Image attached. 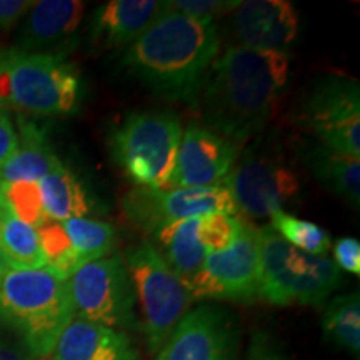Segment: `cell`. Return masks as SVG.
Returning a JSON list of instances; mask_svg holds the SVG:
<instances>
[{
    "label": "cell",
    "mask_w": 360,
    "mask_h": 360,
    "mask_svg": "<svg viewBox=\"0 0 360 360\" xmlns=\"http://www.w3.org/2000/svg\"><path fill=\"white\" fill-rule=\"evenodd\" d=\"M169 8L193 19L215 22L240 6L237 0H174L167 2Z\"/></svg>",
    "instance_id": "cell-30"
},
{
    "label": "cell",
    "mask_w": 360,
    "mask_h": 360,
    "mask_svg": "<svg viewBox=\"0 0 360 360\" xmlns=\"http://www.w3.org/2000/svg\"><path fill=\"white\" fill-rule=\"evenodd\" d=\"M299 117L319 143L360 160V89L357 80L328 75L315 82L300 105Z\"/></svg>",
    "instance_id": "cell-10"
},
{
    "label": "cell",
    "mask_w": 360,
    "mask_h": 360,
    "mask_svg": "<svg viewBox=\"0 0 360 360\" xmlns=\"http://www.w3.org/2000/svg\"><path fill=\"white\" fill-rule=\"evenodd\" d=\"M122 212L139 231L154 236L165 225L209 214L237 215L232 195L222 184L205 188L135 187L122 199Z\"/></svg>",
    "instance_id": "cell-12"
},
{
    "label": "cell",
    "mask_w": 360,
    "mask_h": 360,
    "mask_svg": "<svg viewBox=\"0 0 360 360\" xmlns=\"http://www.w3.org/2000/svg\"><path fill=\"white\" fill-rule=\"evenodd\" d=\"M182 134V124L172 112H134L110 130L112 160L135 187L165 188Z\"/></svg>",
    "instance_id": "cell-6"
},
{
    "label": "cell",
    "mask_w": 360,
    "mask_h": 360,
    "mask_svg": "<svg viewBox=\"0 0 360 360\" xmlns=\"http://www.w3.org/2000/svg\"><path fill=\"white\" fill-rule=\"evenodd\" d=\"M237 328L212 305L188 310L164 342L157 360H236Z\"/></svg>",
    "instance_id": "cell-13"
},
{
    "label": "cell",
    "mask_w": 360,
    "mask_h": 360,
    "mask_svg": "<svg viewBox=\"0 0 360 360\" xmlns=\"http://www.w3.org/2000/svg\"><path fill=\"white\" fill-rule=\"evenodd\" d=\"M69 289L75 317L120 332L141 327L132 278L117 255L80 265L69 278Z\"/></svg>",
    "instance_id": "cell-8"
},
{
    "label": "cell",
    "mask_w": 360,
    "mask_h": 360,
    "mask_svg": "<svg viewBox=\"0 0 360 360\" xmlns=\"http://www.w3.org/2000/svg\"><path fill=\"white\" fill-rule=\"evenodd\" d=\"M0 209L34 229L42 227L49 220L39 182H0Z\"/></svg>",
    "instance_id": "cell-28"
},
{
    "label": "cell",
    "mask_w": 360,
    "mask_h": 360,
    "mask_svg": "<svg viewBox=\"0 0 360 360\" xmlns=\"http://www.w3.org/2000/svg\"><path fill=\"white\" fill-rule=\"evenodd\" d=\"M19 146L0 167V182H40L60 164L44 130L25 119H19Z\"/></svg>",
    "instance_id": "cell-19"
},
{
    "label": "cell",
    "mask_w": 360,
    "mask_h": 360,
    "mask_svg": "<svg viewBox=\"0 0 360 360\" xmlns=\"http://www.w3.org/2000/svg\"><path fill=\"white\" fill-rule=\"evenodd\" d=\"M289 72V53L229 47L202 84L195 103L202 125L242 147L272 120Z\"/></svg>",
    "instance_id": "cell-1"
},
{
    "label": "cell",
    "mask_w": 360,
    "mask_h": 360,
    "mask_svg": "<svg viewBox=\"0 0 360 360\" xmlns=\"http://www.w3.org/2000/svg\"><path fill=\"white\" fill-rule=\"evenodd\" d=\"M0 217H2V210H0Z\"/></svg>",
    "instance_id": "cell-37"
},
{
    "label": "cell",
    "mask_w": 360,
    "mask_h": 360,
    "mask_svg": "<svg viewBox=\"0 0 360 360\" xmlns=\"http://www.w3.org/2000/svg\"><path fill=\"white\" fill-rule=\"evenodd\" d=\"M242 229V220L233 215L209 214L199 217L197 224V238L210 252H220L227 249L238 237Z\"/></svg>",
    "instance_id": "cell-29"
},
{
    "label": "cell",
    "mask_w": 360,
    "mask_h": 360,
    "mask_svg": "<svg viewBox=\"0 0 360 360\" xmlns=\"http://www.w3.org/2000/svg\"><path fill=\"white\" fill-rule=\"evenodd\" d=\"M80 264L107 257L115 247L117 231L114 225L102 220L80 217L62 222Z\"/></svg>",
    "instance_id": "cell-25"
},
{
    "label": "cell",
    "mask_w": 360,
    "mask_h": 360,
    "mask_svg": "<svg viewBox=\"0 0 360 360\" xmlns=\"http://www.w3.org/2000/svg\"><path fill=\"white\" fill-rule=\"evenodd\" d=\"M247 360H285L264 335L254 337Z\"/></svg>",
    "instance_id": "cell-34"
},
{
    "label": "cell",
    "mask_w": 360,
    "mask_h": 360,
    "mask_svg": "<svg viewBox=\"0 0 360 360\" xmlns=\"http://www.w3.org/2000/svg\"><path fill=\"white\" fill-rule=\"evenodd\" d=\"M82 82L65 56L0 52V103L35 117H65L79 110Z\"/></svg>",
    "instance_id": "cell-4"
},
{
    "label": "cell",
    "mask_w": 360,
    "mask_h": 360,
    "mask_svg": "<svg viewBox=\"0 0 360 360\" xmlns=\"http://www.w3.org/2000/svg\"><path fill=\"white\" fill-rule=\"evenodd\" d=\"M32 6V0H0V32L15 29Z\"/></svg>",
    "instance_id": "cell-32"
},
{
    "label": "cell",
    "mask_w": 360,
    "mask_h": 360,
    "mask_svg": "<svg viewBox=\"0 0 360 360\" xmlns=\"http://www.w3.org/2000/svg\"><path fill=\"white\" fill-rule=\"evenodd\" d=\"M215 22L169 8L124 51L120 64L130 77L159 96L195 107L207 72L219 57Z\"/></svg>",
    "instance_id": "cell-2"
},
{
    "label": "cell",
    "mask_w": 360,
    "mask_h": 360,
    "mask_svg": "<svg viewBox=\"0 0 360 360\" xmlns=\"http://www.w3.org/2000/svg\"><path fill=\"white\" fill-rule=\"evenodd\" d=\"M167 11L157 0H110L90 17L89 35L98 49H127Z\"/></svg>",
    "instance_id": "cell-17"
},
{
    "label": "cell",
    "mask_w": 360,
    "mask_h": 360,
    "mask_svg": "<svg viewBox=\"0 0 360 360\" xmlns=\"http://www.w3.org/2000/svg\"><path fill=\"white\" fill-rule=\"evenodd\" d=\"M17 146H19V135H17L6 107L0 103V167L13 155Z\"/></svg>",
    "instance_id": "cell-33"
},
{
    "label": "cell",
    "mask_w": 360,
    "mask_h": 360,
    "mask_svg": "<svg viewBox=\"0 0 360 360\" xmlns=\"http://www.w3.org/2000/svg\"><path fill=\"white\" fill-rule=\"evenodd\" d=\"M334 264L339 270L359 276L360 274V242L354 237L339 238L334 245Z\"/></svg>",
    "instance_id": "cell-31"
},
{
    "label": "cell",
    "mask_w": 360,
    "mask_h": 360,
    "mask_svg": "<svg viewBox=\"0 0 360 360\" xmlns=\"http://www.w3.org/2000/svg\"><path fill=\"white\" fill-rule=\"evenodd\" d=\"M125 332L74 317L58 337L52 360H137Z\"/></svg>",
    "instance_id": "cell-18"
},
{
    "label": "cell",
    "mask_w": 360,
    "mask_h": 360,
    "mask_svg": "<svg viewBox=\"0 0 360 360\" xmlns=\"http://www.w3.org/2000/svg\"><path fill=\"white\" fill-rule=\"evenodd\" d=\"M45 360H52V359H45Z\"/></svg>",
    "instance_id": "cell-38"
},
{
    "label": "cell",
    "mask_w": 360,
    "mask_h": 360,
    "mask_svg": "<svg viewBox=\"0 0 360 360\" xmlns=\"http://www.w3.org/2000/svg\"><path fill=\"white\" fill-rule=\"evenodd\" d=\"M74 317L69 281L47 269H11L0 283V326L15 334L32 359L52 355Z\"/></svg>",
    "instance_id": "cell-3"
},
{
    "label": "cell",
    "mask_w": 360,
    "mask_h": 360,
    "mask_svg": "<svg viewBox=\"0 0 360 360\" xmlns=\"http://www.w3.org/2000/svg\"><path fill=\"white\" fill-rule=\"evenodd\" d=\"M8 270H11V267H8V264H7L6 257H4L2 250H0V283H2L4 277L7 276V272H8Z\"/></svg>",
    "instance_id": "cell-36"
},
{
    "label": "cell",
    "mask_w": 360,
    "mask_h": 360,
    "mask_svg": "<svg viewBox=\"0 0 360 360\" xmlns=\"http://www.w3.org/2000/svg\"><path fill=\"white\" fill-rule=\"evenodd\" d=\"M80 0H39L22 20L15 51L65 56L84 20Z\"/></svg>",
    "instance_id": "cell-15"
},
{
    "label": "cell",
    "mask_w": 360,
    "mask_h": 360,
    "mask_svg": "<svg viewBox=\"0 0 360 360\" xmlns=\"http://www.w3.org/2000/svg\"><path fill=\"white\" fill-rule=\"evenodd\" d=\"M222 186L232 195L237 214L249 219L270 217L300 191V182L277 150L254 143L238 157Z\"/></svg>",
    "instance_id": "cell-9"
},
{
    "label": "cell",
    "mask_w": 360,
    "mask_h": 360,
    "mask_svg": "<svg viewBox=\"0 0 360 360\" xmlns=\"http://www.w3.org/2000/svg\"><path fill=\"white\" fill-rule=\"evenodd\" d=\"M259 299L272 305H319L342 283V274L327 255H312L285 242L270 225L259 229Z\"/></svg>",
    "instance_id": "cell-5"
},
{
    "label": "cell",
    "mask_w": 360,
    "mask_h": 360,
    "mask_svg": "<svg viewBox=\"0 0 360 360\" xmlns=\"http://www.w3.org/2000/svg\"><path fill=\"white\" fill-rule=\"evenodd\" d=\"M0 360H32L20 342H13L6 337H0Z\"/></svg>",
    "instance_id": "cell-35"
},
{
    "label": "cell",
    "mask_w": 360,
    "mask_h": 360,
    "mask_svg": "<svg viewBox=\"0 0 360 360\" xmlns=\"http://www.w3.org/2000/svg\"><path fill=\"white\" fill-rule=\"evenodd\" d=\"M0 250L11 269L35 270L45 267L37 229L15 219L6 210H2L0 217Z\"/></svg>",
    "instance_id": "cell-23"
},
{
    "label": "cell",
    "mask_w": 360,
    "mask_h": 360,
    "mask_svg": "<svg viewBox=\"0 0 360 360\" xmlns=\"http://www.w3.org/2000/svg\"><path fill=\"white\" fill-rule=\"evenodd\" d=\"M240 147L220 137L199 122L184 130L175 167L167 191L174 188H205L219 186L227 177L238 157Z\"/></svg>",
    "instance_id": "cell-14"
},
{
    "label": "cell",
    "mask_w": 360,
    "mask_h": 360,
    "mask_svg": "<svg viewBox=\"0 0 360 360\" xmlns=\"http://www.w3.org/2000/svg\"><path fill=\"white\" fill-rule=\"evenodd\" d=\"M135 299L142 310L141 327L152 354L160 350L193 302L191 289L157 254L150 242L135 245L125 255Z\"/></svg>",
    "instance_id": "cell-7"
},
{
    "label": "cell",
    "mask_w": 360,
    "mask_h": 360,
    "mask_svg": "<svg viewBox=\"0 0 360 360\" xmlns=\"http://www.w3.org/2000/svg\"><path fill=\"white\" fill-rule=\"evenodd\" d=\"M232 22L238 45L254 51L287 53L299 32L295 7L283 0L240 2Z\"/></svg>",
    "instance_id": "cell-16"
},
{
    "label": "cell",
    "mask_w": 360,
    "mask_h": 360,
    "mask_svg": "<svg viewBox=\"0 0 360 360\" xmlns=\"http://www.w3.org/2000/svg\"><path fill=\"white\" fill-rule=\"evenodd\" d=\"M40 247H42L45 267L53 276L69 281L80 265L79 255L75 254L70 238L67 236L64 225L60 222L47 220L42 227L37 229Z\"/></svg>",
    "instance_id": "cell-27"
},
{
    "label": "cell",
    "mask_w": 360,
    "mask_h": 360,
    "mask_svg": "<svg viewBox=\"0 0 360 360\" xmlns=\"http://www.w3.org/2000/svg\"><path fill=\"white\" fill-rule=\"evenodd\" d=\"M260 237L259 227L242 220L240 233L227 249L210 252L191 283L193 300L252 302L259 299Z\"/></svg>",
    "instance_id": "cell-11"
},
{
    "label": "cell",
    "mask_w": 360,
    "mask_h": 360,
    "mask_svg": "<svg viewBox=\"0 0 360 360\" xmlns=\"http://www.w3.org/2000/svg\"><path fill=\"white\" fill-rule=\"evenodd\" d=\"M307 165L314 179L349 202L354 209L360 205V162L354 157L339 154L322 143H315L305 152Z\"/></svg>",
    "instance_id": "cell-21"
},
{
    "label": "cell",
    "mask_w": 360,
    "mask_h": 360,
    "mask_svg": "<svg viewBox=\"0 0 360 360\" xmlns=\"http://www.w3.org/2000/svg\"><path fill=\"white\" fill-rule=\"evenodd\" d=\"M323 334L337 347L359 359L360 354V299L359 292L337 295L327 305L322 319Z\"/></svg>",
    "instance_id": "cell-24"
},
{
    "label": "cell",
    "mask_w": 360,
    "mask_h": 360,
    "mask_svg": "<svg viewBox=\"0 0 360 360\" xmlns=\"http://www.w3.org/2000/svg\"><path fill=\"white\" fill-rule=\"evenodd\" d=\"M45 215L53 222L87 217L94 204L87 188L77 175L64 164H58L39 182Z\"/></svg>",
    "instance_id": "cell-22"
},
{
    "label": "cell",
    "mask_w": 360,
    "mask_h": 360,
    "mask_svg": "<svg viewBox=\"0 0 360 360\" xmlns=\"http://www.w3.org/2000/svg\"><path fill=\"white\" fill-rule=\"evenodd\" d=\"M270 227L297 249L312 255H326L332 247L330 236L317 224L299 219L285 210H278L270 215Z\"/></svg>",
    "instance_id": "cell-26"
},
{
    "label": "cell",
    "mask_w": 360,
    "mask_h": 360,
    "mask_svg": "<svg viewBox=\"0 0 360 360\" xmlns=\"http://www.w3.org/2000/svg\"><path fill=\"white\" fill-rule=\"evenodd\" d=\"M199 219H187L162 227L154 233V249L162 260L191 287L209 250L197 238Z\"/></svg>",
    "instance_id": "cell-20"
}]
</instances>
